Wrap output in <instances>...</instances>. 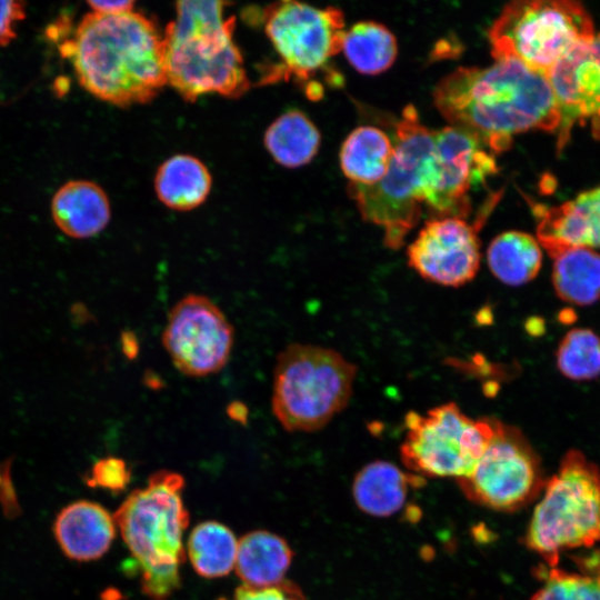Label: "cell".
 I'll use <instances>...</instances> for the list:
<instances>
[{"label":"cell","instance_id":"6da1fadb","mask_svg":"<svg viewBox=\"0 0 600 600\" xmlns=\"http://www.w3.org/2000/svg\"><path fill=\"white\" fill-rule=\"evenodd\" d=\"M433 99L451 126L472 133L494 153L508 150L514 134L553 131L561 121L546 74L512 58L456 69L438 82Z\"/></svg>","mask_w":600,"mask_h":600},{"label":"cell","instance_id":"7a4b0ae2","mask_svg":"<svg viewBox=\"0 0 600 600\" xmlns=\"http://www.w3.org/2000/svg\"><path fill=\"white\" fill-rule=\"evenodd\" d=\"M64 47L79 83L109 103H144L167 84L163 34L134 10L87 13Z\"/></svg>","mask_w":600,"mask_h":600},{"label":"cell","instance_id":"3957f363","mask_svg":"<svg viewBox=\"0 0 600 600\" xmlns=\"http://www.w3.org/2000/svg\"><path fill=\"white\" fill-rule=\"evenodd\" d=\"M222 1H179L163 33L167 84L187 101L218 93L237 98L249 88L233 40L234 17Z\"/></svg>","mask_w":600,"mask_h":600},{"label":"cell","instance_id":"277c9868","mask_svg":"<svg viewBox=\"0 0 600 600\" xmlns=\"http://www.w3.org/2000/svg\"><path fill=\"white\" fill-rule=\"evenodd\" d=\"M183 477L160 470L144 488L132 491L113 520L140 571L141 589L151 600H167L181 584L182 536L189 524Z\"/></svg>","mask_w":600,"mask_h":600},{"label":"cell","instance_id":"5b68a950","mask_svg":"<svg viewBox=\"0 0 600 600\" xmlns=\"http://www.w3.org/2000/svg\"><path fill=\"white\" fill-rule=\"evenodd\" d=\"M357 374L354 363L338 351L291 343L276 359L271 410L290 432H313L348 404Z\"/></svg>","mask_w":600,"mask_h":600},{"label":"cell","instance_id":"8992f818","mask_svg":"<svg viewBox=\"0 0 600 600\" xmlns=\"http://www.w3.org/2000/svg\"><path fill=\"white\" fill-rule=\"evenodd\" d=\"M393 146L386 176L368 186L349 182L348 194L362 219L383 230L386 247L399 249L421 218L433 151V131L423 126L411 104L397 123Z\"/></svg>","mask_w":600,"mask_h":600},{"label":"cell","instance_id":"52a82bcc","mask_svg":"<svg viewBox=\"0 0 600 600\" xmlns=\"http://www.w3.org/2000/svg\"><path fill=\"white\" fill-rule=\"evenodd\" d=\"M600 541V469L571 450L546 481L524 536V544L548 568L563 551L590 548Z\"/></svg>","mask_w":600,"mask_h":600},{"label":"cell","instance_id":"ba28073f","mask_svg":"<svg viewBox=\"0 0 600 600\" xmlns=\"http://www.w3.org/2000/svg\"><path fill=\"white\" fill-rule=\"evenodd\" d=\"M491 54L512 58L547 72L577 46L594 36L587 10L576 1H513L489 29Z\"/></svg>","mask_w":600,"mask_h":600},{"label":"cell","instance_id":"9c48e42d","mask_svg":"<svg viewBox=\"0 0 600 600\" xmlns=\"http://www.w3.org/2000/svg\"><path fill=\"white\" fill-rule=\"evenodd\" d=\"M400 458L420 477H468L490 443L497 419H472L457 403L448 402L424 414L410 411Z\"/></svg>","mask_w":600,"mask_h":600},{"label":"cell","instance_id":"30bf717a","mask_svg":"<svg viewBox=\"0 0 600 600\" xmlns=\"http://www.w3.org/2000/svg\"><path fill=\"white\" fill-rule=\"evenodd\" d=\"M457 482L471 501L504 512L530 503L546 484L540 459L526 437L499 420L472 472Z\"/></svg>","mask_w":600,"mask_h":600},{"label":"cell","instance_id":"8fae6325","mask_svg":"<svg viewBox=\"0 0 600 600\" xmlns=\"http://www.w3.org/2000/svg\"><path fill=\"white\" fill-rule=\"evenodd\" d=\"M261 19L280 58V73L288 77L309 81L342 51L344 16L338 8L281 1L266 7Z\"/></svg>","mask_w":600,"mask_h":600},{"label":"cell","instance_id":"7c38bea8","mask_svg":"<svg viewBox=\"0 0 600 600\" xmlns=\"http://www.w3.org/2000/svg\"><path fill=\"white\" fill-rule=\"evenodd\" d=\"M161 342L178 371L203 378L229 362L234 329L209 297L189 293L169 310Z\"/></svg>","mask_w":600,"mask_h":600},{"label":"cell","instance_id":"4fadbf2b","mask_svg":"<svg viewBox=\"0 0 600 600\" xmlns=\"http://www.w3.org/2000/svg\"><path fill=\"white\" fill-rule=\"evenodd\" d=\"M497 172L493 154L472 133L453 126L433 131L424 203L433 218L466 219L471 211L470 191Z\"/></svg>","mask_w":600,"mask_h":600},{"label":"cell","instance_id":"5bb4252c","mask_svg":"<svg viewBox=\"0 0 600 600\" xmlns=\"http://www.w3.org/2000/svg\"><path fill=\"white\" fill-rule=\"evenodd\" d=\"M500 197V192L488 197L472 224L458 217L428 220L408 247L409 266L436 284L461 287L470 282L481 260L478 232Z\"/></svg>","mask_w":600,"mask_h":600},{"label":"cell","instance_id":"9a60e30c","mask_svg":"<svg viewBox=\"0 0 600 600\" xmlns=\"http://www.w3.org/2000/svg\"><path fill=\"white\" fill-rule=\"evenodd\" d=\"M546 77L560 110L561 149L577 121L600 116V32L561 58Z\"/></svg>","mask_w":600,"mask_h":600},{"label":"cell","instance_id":"2e32d148","mask_svg":"<svg viewBox=\"0 0 600 600\" xmlns=\"http://www.w3.org/2000/svg\"><path fill=\"white\" fill-rule=\"evenodd\" d=\"M537 237L554 258L569 248H600V187L560 206L536 204Z\"/></svg>","mask_w":600,"mask_h":600},{"label":"cell","instance_id":"e0dca14e","mask_svg":"<svg viewBox=\"0 0 600 600\" xmlns=\"http://www.w3.org/2000/svg\"><path fill=\"white\" fill-rule=\"evenodd\" d=\"M54 536L69 558L78 561L96 560L108 551L114 539V520L100 504L77 501L57 517Z\"/></svg>","mask_w":600,"mask_h":600},{"label":"cell","instance_id":"ac0fdd59","mask_svg":"<svg viewBox=\"0 0 600 600\" xmlns=\"http://www.w3.org/2000/svg\"><path fill=\"white\" fill-rule=\"evenodd\" d=\"M51 213L63 233L86 239L107 227L111 210L108 196L100 186L88 180H72L54 193Z\"/></svg>","mask_w":600,"mask_h":600},{"label":"cell","instance_id":"d6986e66","mask_svg":"<svg viewBox=\"0 0 600 600\" xmlns=\"http://www.w3.org/2000/svg\"><path fill=\"white\" fill-rule=\"evenodd\" d=\"M423 482L422 477L402 471L391 462L372 461L356 474L352 494L364 513L389 517L404 506L409 490Z\"/></svg>","mask_w":600,"mask_h":600},{"label":"cell","instance_id":"ffe728a7","mask_svg":"<svg viewBox=\"0 0 600 600\" xmlns=\"http://www.w3.org/2000/svg\"><path fill=\"white\" fill-rule=\"evenodd\" d=\"M292 557V550L283 538L256 530L238 541L234 569L243 586L270 587L284 580Z\"/></svg>","mask_w":600,"mask_h":600},{"label":"cell","instance_id":"44dd1931","mask_svg":"<svg viewBox=\"0 0 600 600\" xmlns=\"http://www.w3.org/2000/svg\"><path fill=\"white\" fill-rule=\"evenodd\" d=\"M211 183L208 168L189 154H176L167 159L159 167L154 179L159 200L179 211H188L203 203Z\"/></svg>","mask_w":600,"mask_h":600},{"label":"cell","instance_id":"7402d4cb","mask_svg":"<svg viewBox=\"0 0 600 600\" xmlns=\"http://www.w3.org/2000/svg\"><path fill=\"white\" fill-rule=\"evenodd\" d=\"M393 150V142L382 130L372 126L358 127L341 146V170L350 183H377L386 176Z\"/></svg>","mask_w":600,"mask_h":600},{"label":"cell","instance_id":"603a6c76","mask_svg":"<svg viewBox=\"0 0 600 600\" xmlns=\"http://www.w3.org/2000/svg\"><path fill=\"white\" fill-rule=\"evenodd\" d=\"M487 262L499 281L508 286H521L538 274L542 252L532 236L521 231H506L490 242Z\"/></svg>","mask_w":600,"mask_h":600},{"label":"cell","instance_id":"cb8c5ba5","mask_svg":"<svg viewBox=\"0 0 600 600\" xmlns=\"http://www.w3.org/2000/svg\"><path fill=\"white\" fill-rule=\"evenodd\" d=\"M320 141L314 123L298 110L281 114L264 133L268 152L286 168H299L310 162L318 153Z\"/></svg>","mask_w":600,"mask_h":600},{"label":"cell","instance_id":"d4e9b609","mask_svg":"<svg viewBox=\"0 0 600 600\" xmlns=\"http://www.w3.org/2000/svg\"><path fill=\"white\" fill-rule=\"evenodd\" d=\"M553 259L552 283L562 300L587 306L600 299V254L588 248H569Z\"/></svg>","mask_w":600,"mask_h":600},{"label":"cell","instance_id":"484cf974","mask_svg":"<svg viewBox=\"0 0 600 600\" xmlns=\"http://www.w3.org/2000/svg\"><path fill=\"white\" fill-rule=\"evenodd\" d=\"M238 541L234 533L218 521L197 524L188 538L187 551L194 571L208 579L227 576L236 564Z\"/></svg>","mask_w":600,"mask_h":600},{"label":"cell","instance_id":"4316f807","mask_svg":"<svg viewBox=\"0 0 600 600\" xmlns=\"http://www.w3.org/2000/svg\"><path fill=\"white\" fill-rule=\"evenodd\" d=\"M342 51L358 72L379 74L393 64L398 46L386 26L376 21H360L346 31Z\"/></svg>","mask_w":600,"mask_h":600},{"label":"cell","instance_id":"83f0119b","mask_svg":"<svg viewBox=\"0 0 600 600\" xmlns=\"http://www.w3.org/2000/svg\"><path fill=\"white\" fill-rule=\"evenodd\" d=\"M578 571L548 568L530 600H600V552L578 561Z\"/></svg>","mask_w":600,"mask_h":600},{"label":"cell","instance_id":"f1b7e54d","mask_svg":"<svg viewBox=\"0 0 600 600\" xmlns=\"http://www.w3.org/2000/svg\"><path fill=\"white\" fill-rule=\"evenodd\" d=\"M560 372L572 380H590L600 374V338L589 329H572L557 351Z\"/></svg>","mask_w":600,"mask_h":600},{"label":"cell","instance_id":"f546056e","mask_svg":"<svg viewBox=\"0 0 600 600\" xmlns=\"http://www.w3.org/2000/svg\"><path fill=\"white\" fill-rule=\"evenodd\" d=\"M131 479V470L123 459L108 457L98 460L87 478L90 487H99L113 492L122 491Z\"/></svg>","mask_w":600,"mask_h":600},{"label":"cell","instance_id":"4dcf8cb0","mask_svg":"<svg viewBox=\"0 0 600 600\" xmlns=\"http://www.w3.org/2000/svg\"><path fill=\"white\" fill-rule=\"evenodd\" d=\"M233 600H306L302 590L293 582L284 579L278 584L264 588L240 586Z\"/></svg>","mask_w":600,"mask_h":600},{"label":"cell","instance_id":"1f68e13d","mask_svg":"<svg viewBox=\"0 0 600 600\" xmlns=\"http://www.w3.org/2000/svg\"><path fill=\"white\" fill-rule=\"evenodd\" d=\"M24 18L21 2L0 0V44H7L16 37L14 22Z\"/></svg>","mask_w":600,"mask_h":600},{"label":"cell","instance_id":"d6a6232c","mask_svg":"<svg viewBox=\"0 0 600 600\" xmlns=\"http://www.w3.org/2000/svg\"><path fill=\"white\" fill-rule=\"evenodd\" d=\"M88 6L92 9V12L103 14H118L132 11L134 2L130 0L88 1Z\"/></svg>","mask_w":600,"mask_h":600},{"label":"cell","instance_id":"836d02e7","mask_svg":"<svg viewBox=\"0 0 600 600\" xmlns=\"http://www.w3.org/2000/svg\"><path fill=\"white\" fill-rule=\"evenodd\" d=\"M226 413L231 420L240 424H247L249 419L248 407L239 400L229 402L226 408Z\"/></svg>","mask_w":600,"mask_h":600},{"label":"cell","instance_id":"e575fe53","mask_svg":"<svg viewBox=\"0 0 600 600\" xmlns=\"http://www.w3.org/2000/svg\"><path fill=\"white\" fill-rule=\"evenodd\" d=\"M121 348L127 358L133 359L137 357L139 352V343L136 336L131 331L122 332Z\"/></svg>","mask_w":600,"mask_h":600},{"label":"cell","instance_id":"d590c367","mask_svg":"<svg viewBox=\"0 0 600 600\" xmlns=\"http://www.w3.org/2000/svg\"><path fill=\"white\" fill-rule=\"evenodd\" d=\"M592 131L600 139V116L592 118Z\"/></svg>","mask_w":600,"mask_h":600}]
</instances>
